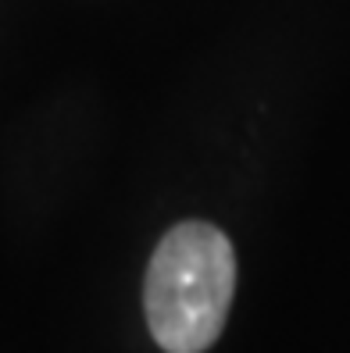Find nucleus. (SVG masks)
I'll use <instances>...</instances> for the list:
<instances>
[{"mask_svg": "<svg viewBox=\"0 0 350 353\" xmlns=\"http://www.w3.org/2000/svg\"><path fill=\"white\" fill-rule=\"evenodd\" d=\"M236 289L233 243L215 225H175L157 243L143 285L147 325L164 353H204L218 336Z\"/></svg>", "mask_w": 350, "mask_h": 353, "instance_id": "obj_1", "label": "nucleus"}]
</instances>
